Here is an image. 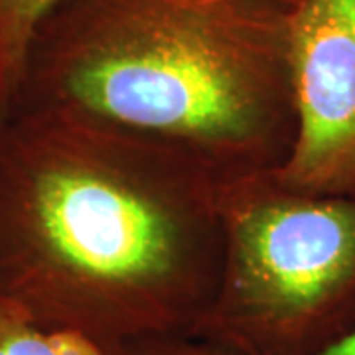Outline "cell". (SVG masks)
I'll return each instance as SVG.
<instances>
[{
  "label": "cell",
  "instance_id": "6da1fadb",
  "mask_svg": "<svg viewBox=\"0 0 355 355\" xmlns=\"http://www.w3.org/2000/svg\"><path fill=\"white\" fill-rule=\"evenodd\" d=\"M231 180L164 140L16 107L0 119V296L113 355L196 336Z\"/></svg>",
  "mask_w": 355,
  "mask_h": 355
},
{
  "label": "cell",
  "instance_id": "7a4b0ae2",
  "mask_svg": "<svg viewBox=\"0 0 355 355\" xmlns=\"http://www.w3.org/2000/svg\"><path fill=\"white\" fill-rule=\"evenodd\" d=\"M298 0H58L16 107L81 114L170 142L225 178L279 170L296 114Z\"/></svg>",
  "mask_w": 355,
  "mask_h": 355
},
{
  "label": "cell",
  "instance_id": "3957f363",
  "mask_svg": "<svg viewBox=\"0 0 355 355\" xmlns=\"http://www.w3.org/2000/svg\"><path fill=\"white\" fill-rule=\"evenodd\" d=\"M355 328V196L231 180L214 304L193 338L235 355H314Z\"/></svg>",
  "mask_w": 355,
  "mask_h": 355
},
{
  "label": "cell",
  "instance_id": "277c9868",
  "mask_svg": "<svg viewBox=\"0 0 355 355\" xmlns=\"http://www.w3.org/2000/svg\"><path fill=\"white\" fill-rule=\"evenodd\" d=\"M288 58L296 135L272 178L292 191L355 196V0H298Z\"/></svg>",
  "mask_w": 355,
  "mask_h": 355
},
{
  "label": "cell",
  "instance_id": "5b68a950",
  "mask_svg": "<svg viewBox=\"0 0 355 355\" xmlns=\"http://www.w3.org/2000/svg\"><path fill=\"white\" fill-rule=\"evenodd\" d=\"M58 0H0V119L10 111L32 40Z\"/></svg>",
  "mask_w": 355,
  "mask_h": 355
},
{
  "label": "cell",
  "instance_id": "8992f818",
  "mask_svg": "<svg viewBox=\"0 0 355 355\" xmlns=\"http://www.w3.org/2000/svg\"><path fill=\"white\" fill-rule=\"evenodd\" d=\"M0 355H113L99 343L65 330L38 324L0 296Z\"/></svg>",
  "mask_w": 355,
  "mask_h": 355
},
{
  "label": "cell",
  "instance_id": "52a82bcc",
  "mask_svg": "<svg viewBox=\"0 0 355 355\" xmlns=\"http://www.w3.org/2000/svg\"><path fill=\"white\" fill-rule=\"evenodd\" d=\"M116 355H235L219 347L216 343L205 342L193 336H176V338H160L148 340L125 347Z\"/></svg>",
  "mask_w": 355,
  "mask_h": 355
},
{
  "label": "cell",
  "instance_id": "ba28073f",
  "mask_svg": "<svg viewBox=\"0 0 355 355\" xmlns=\"http://www.w3.org/2000/svg\"><path fill=\"white\" fill-rule=\"evenodd\" d=\"M314 355H355V328Z\"/></svg>",
  "mask_w": 355,
  "mask_h": 355
}]
</instances>
